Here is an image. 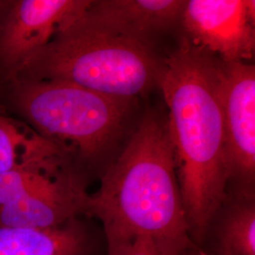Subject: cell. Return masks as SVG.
Listing matches in <instances>:
<instances>
[{
  "label": "cell",
  "instance_id": "1",
  "mask_svg": "<svg viewBox=\"0 0 255 255\" xmlns=\"http://www.w3.org/2000/svg\"><path fill=\"white\" fill-rule=\"evenodd\" d=\"M164 63L159 88L188 235L200 247L227 196L219 59L183 36Z\"/></svg>",
  "mask_w": 255,
  "mask_h": 255
},
{
  "label": "cell",
  "instance_id": "2",
  "mask_svg": "<svg viewBox=\"0 0 255 255\" xmlns=\"http://www.w3.org/2000/svg\"><path fill=\"white\" fill-rule=\"evenodd\" d=\"M100 181V188L86 198L83 216L101 223L106 255H118L138 237L183 250L193 244L166 112L146 110Z\"/></svg>",
  "mask_w": 255,
  "mask_h": 255
},
{
  "label": "cell",
  "instance_id": "3",
  "mask_svg": "<svg viewBox=\"0 0 255 255\" xmlns=\"http://www.w3.org/2000/svg\"><path fill=\"white\" fill-rule=\"evenodd\" d=\"M6 84L12 108L70 160L87 184L115 162L138 124V100L61 81L15 79Z\"/></svg>",
  "mask_w": 255,
  "mask_h": 255
},
{
  "label": "cell",
  "instance_id": "4",
  "mask_svg": "<svg viewBox=\"0 0 255 255\" xmlns=\"http://www.w3.org/2000/svg\"><path fill=\"white\" fill-rule=\"evenodd\" d=\"M164 67V58L151 45L104 29L83 12L10 81H61L111 97L138 100L159 87Z\"/></svg>",
  "mask_w": 255,
  "mask_h": 255
},
{
  "label": "cell",
  "instance_id": "5",
  "mask_svg": "<svg viewBox=\"0 0 255 255\" xmlns=\"http://www.w3.org/2000/svg\"><path fill=\"white\" fill-rule=\"evenodd\" d=\"M227 194L255 197V66L219 60Z\"/></svg>",
  "mask_w": 255,
  "mask_h": 255
},
{
  "label": "cell",
  "instance_id": "6",
  "mask_svg": "<svg viewBox=\"0 0 255 255\" xmlns=\"http://www.w3.org/2000/svg\"><path fill=\"white\" fill-rule=\"evenodd\" d=\"M91 0H0V75L10 81L79 18Z\"/></svg>",
  "mask_w": 255,
  "mask_h": 255
},
{
  "label": "cell",
  "instance_id": "7",
  "mask_svg": "<svg viewBox=\"0 0 255 255\" xmlns=\"http://www.w3.org/2000/svg\"><path fill=\"white\" fill-rule=\"evenodd\" d=\"M180 23L191 44L223 63L254 58V0H188Z\"/></svg>",
  "mask_w": 255,
  "mask_h": 255
},
{
  "label": "cell",
  "instance_id": "8",
  "mask_svg": "<svg viewBox=\"0 0 255 255\" xmlns=\"http://www.w3.org/2000/svg\"><path fill=\"white\" fill-rule=\"evenodd\" d=\"M185 3V0H91L84 16L113 33L151 45L154 35L180 23Z\"/></svg>",
  "mask_w": 255,
  "mask_h": 255
},
{
  "label": "cell",
  "instance_id": "9",
  "mask_svg": "<svg viewBox=\"0 0 255 255\" xmlns=\"http://www.w3.org/2000/svg\"><path fill=\"white\" fill-rule=\"evenodd\" d=\"M92 220L81 216L48 229L0 226V255H101L104 237Z\"/></svg>",
  "mask_w": 255,
  "mask_h": 255
},
{
  "label": "cell",
  "instance_id": "10",
  "mask_svg": "<svg viewBox=\"0 0 255 255\" xmlns=\"http://www.w3.org/2000/svg\"><path fill=\"white\" fill-rule=\"evenodd\" d=\"M199 248L208 255H255V197L227 194Z\"/></svg>",
  "mask_w": 255,
  "mask_h": 255
},
{
  "label": "cell",
  "instance_id": "11",
  "mask_svg": "<svg viewBox=\"0 0 255 255\" xmlns=\"http://www.w3.org/2000/svg\"><path fill=\"white\" fill-rule=\"evenodd\" d=\"M59 154L64 153L27 123L0 114V173Z\"/></svg>",
  "mask_w": 255,
  "mask_h": 255
},
{
  "label": "cell",
  "instance_id": "12",
  "mask_svg": "<svg viewBox=\"0 0 255 255\" xmlns=\"http://www.w3.org/2000/svg\"><path fill=\"white\" fill-rule=\"evenodd\" d=\"M181 249L150 237H138L124 247L118 255H182Z\"/></svg>",
  "mask_w": 255,
  "mask_h": 255
},
{
  "label": "cell",
  "instance_id": "13",
  "mask_svg": "<svg viewBox=\"0 0 255 255\" xmlns=\"http://www.w3.org/2000/svg\"><path fill=\"white\" fill-rule=\"evenodd\" d=\"M182 255H208L206 253H204L201 249L199 247L192 244L191 246L188 247L183 253Z\"/></svg>",
  "mask_w": 255,
  "mask_h": 255
}]
</instances>
